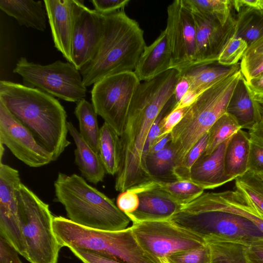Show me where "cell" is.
<instances>
[{
	"label": "cell",
	"instance_id": "30bf717a",
	"mask_svg": "<svg viewBox=\"0 0 263 263\" xmlns=\"http://www.w3.org/2000/svg\"><path fill=\"white\" fill-rule=\"evenodd\" d=\"M130 227L141 248L159 260L206 243L202 238L169 220L135 223Z\"/></svg>",
	"mask_w": 263,
	"mask_h": 263
},
{
	"label": "cell",
	"instance_id": "f5cc1de1",
	"mask_svg": "<svg viewBox=\"0 0 263 263\" xmlns=\"http://www.w3.org/2000/svg\"><path fill=\"white\" fill-rule=\"evenodd\" d=\"M4 153V145L0 143V158H1V162H2V159L3 158V156Z\"/></svg>",
	"mask_w": 263,
	"mask_h": 263
},
{
	"label": "cell",
	"instance_id": "681fc988",
	"mask_svg": "<svg viewBox=\"0 0 263 263\" xmlns=\"http://www.w3.org/2000/svg\"><path fill=\"white\" fill-rule=\"evenodd\" d=\"M171 141L170 133L157 139L151 146L147 155L154 154L164 149L170 143Z\"/></svg>",
	"mask_w": 263,
	"mask_h": 263
},
{
	"label": "cell",
	"instance_id": "ffe728a7",
	"mask_svg": "<svg viewBox=\"0 0 263 263\" xmlns=\"http://www.w3.org/2000/svg\"><path fill=\"white\" fill-rule=\"evenodd\" d=\"M172 52L165 30L149 45L145 46L134 72L140 81L151 80L171 69Z\"/></svg>",
	"mask_w": 263,
	"mask_h": 263
},
{
	"label": "cell",
	"instance_id": "8d00e7d4",
	"mask_svg": "<svg viewBox=\"0 0 263 263\" xmlns=\"http://www.w3.org/2000/svg\"><path fill=\"white\" fill-rule=\"evenodd\" d=\"M247 42L235 35L230 38L222 49L217 61L221 65L230 66L238 63L248 47Z\"/></svg>",
	"mask_w": 263,
	"mask_h": 263
},
{
	"label": "cell",
	"instance_id": "74e56055",
	"mask_svg": "<svg viewBox=\"0 0 263 263\" xmlns=\"http://www.w3.org/2000/svg\"><path fill=\"white\" fill-rule=\"evenodd\" d=\"M165 258L170 263H210L211 251L206 242L197 248L173 253Z\"/></svg>",
	"mask_w": 263,
	"mask_h": 263
},
{
	"label": "cell",
	"instance_id": "3957f363",
	"mask_svg": "<svg viewBox=\"0 0 263 263\" xmlns=\"http://www.w3.org/2000/svg\"><path fill=\"white\" fill-rule=\"evenodd\" d=\"M56 200L72 222L105 231L125 229L131 221L114 201L81 176L59 173L54 182Z\"/></svg>",
	"mask_w": 263,
	"mask_h": 263
},
{
	"label": "cell",
	"instance_id": "e575fe53",
	"mask_svg": "<svg viewBox=\"0 0 263 263\" xmlns=\"http://www.w3.org/2000/svg\"><path fill=\"white\" fill-rule=\"evenodd\" d=\"M235 187L247 195L263 213V183L256 174L248 172L237 178Z\"/></svg>",
	"mask_w": 263,
	"mask_h": 263
},
{
	"label": "cell",
	"instance_id": "277c9868",
	"mask_svg": "<svg viewBox=\"0 0 263 263\" xmlns=\"http://www.w3.org/2000/svg\"><path fill=\"white\" fill-rule=\"evenodd\" d=\"M242 77L240 69L203 91L171 132L169 144L174 155V168L191 148L224 114L236 85Z\"/></svg>",
	"mask_w": 263,
	"mask_h": 263
},
{
	"label": "cell",
	"instance_id": "836d02e7",
	"mask_svg": "<svg viewBox=\"0 0 263 263\" xmlns=\"http://www.w3.org/2000/svg\"><path fill=\"white\" fill-rule=\"evenodd\" d=\"M192 12L208 14L216 17L225 25L231 15V4L229 0H183Z\"/></svg>",
	"mask_w": 263,
	"mask_h": 263
},
{
	"label": "cell",
	"instance_id": "7bdbcfd3",
	"mask_svg": "<svg viewBox=\"0 0 263 263\" xmlns=\"http://www.w3.org/2000/svg\"><path fill=\"white\" fill-rule=\"evenodd\" d=\"M251 140L248 172L256 174L263 172V146Z\"/></svg>",
	"mask_w": 263,
	"mask_h": 263
},
{
	"label": "cell",
	"instance_id": "f1b7e54d",
	"mask_svg": "<svg viewBox=\"0 0 263 263\" xmlns=\"http://www.w3.org/2000/svg\"><path fill=\"white\" fill-rule=\"evenodd\" d=\"M237 13L235 36L249 45L263 33V11L243 7Z\"/></svg>",
	"mask_w": 263,
	"mask_h": 263
},
{
	"label": "cell",
	"instance_id": "7dc6e473",
	"mask_svg": "<svg viewBox=\"0 0 263 263\" xmlns=\"http://www.w3.org/2000/svg\"><path fill=\"white\" fill-rule=\"evenodd\" d=\"M231 6L238 12L240 8L248 7L262 10L263 0H236L230 1Z\"/></svg>",
	"mask_w": 263,
	"mask_h": 263
},
{
	"label": "cell",
	"instance_id": "c3c4849f",
	"mask_svg": "<svg viewBox=\"0 0 263 263\" xmlns=\"http://www.w3.org/2000/svg\"><path fill=\"white\" fill-rule=\"evenodd\" d=\"M189 87L188 81L180 73L174 94L176 105L179 102L183 95L189 89Z\"/></svg>",
	"mask_w": 263,
	"mask_h": 263
},
{
	"label": "cell",
	"instance_id": "8992f818",
	"mask_svg": "<svg viewBox=\"0 0 263 263\" xmlns=\"http://www.w3.org/2000/svg\"><path fill=\"white\" fill-rule=\"evenodd\" d=\"M169 220L205 241H227L248 246L263 240V232L250 220L209 206L197 198L182 205Z\"/></svg>",
	"mask_w": 263,
	"mask_h": 263
},
{
	"label": "cell",
	"instance_id": "484cf974",
	"mask_svg": "<svg viewBox=\"0 0 263 263\" xmlns=\"http://www.w3.org/2000/svg\"><path fill=\"white\" fill-rule=\"evenodd\" d=\"M133 187L138 189L160 190L182 205L198 198L204 193V190L191 181L179 180L172 181L152 180Z\"/></svg>",
	"mask_w": 263,
	"mask_h": 263
},
{
	"label": "cell",
	"instance_id": "f6af8a7d",
	"mask_svg": "<svg viewBox=\"0 0 263 263\" xmlns=\"http://www.w3.org/2000/svg\"><path fill=\"white\" fill-rule=\"evenodd\" d=\"M248 263H263V240L246 246Z\"/></svg>",
	"mask_w": 263,
	"mask_h": 263
},
{
	"label": "cell",
	"instance_id": "4dcf8cb0",
	"mask_svg": "<svg viewBox=\"0 0 263 263\" xmlns=\"http://www.w3.org/2000/svg\"><path fill=\"white\" fill-rule=\"evenodd\" d=\"M240 129L242 128L235 117L228 112L224 114L208 130L207 144L203 155L211 154L218 145Z\"/></svg>",
	"mask_w": 263,
	"mask_h": 263
},
{
	"label": "cell",
	"instance_id": "9a60e30c",
	"mask_svg": "<svg viewBox=\"0 0 263 263\" xmlns=\"http://www.w3.org/2000/svg\"><path fill=\"white\" fill-rule=\"evenodd\" d=\"M75 17L72 39V64L80 70L94 57L103 29L104 15L75 0Z\"/></svg>",
	"mask_w": 263,
	"mask_h": 263
},
{
	"label": "cell",
	"instance_id": "4fadbf2b",
	"mask_svg": "<svg viewBox=\"0 0 263 263\" xmlns=\"http://www.w3.org/2000/svg\"><path fill=\"white\" fill-rule=\"evenodd\" d=\"M22 183L18 171L0 163V234L26 259L27 247L18 210L17 192Z\"/></svg>",
	"mask_w": 263,
	"mask_h": 263
},
{
	"label": "cell",
	"instance_id": "5bb4252c",
	"mask_svg": "<svg viewBox=\"0 0 263 263\" xmlns=\"http://www.w3.org/2000/svg\"><path fill=\"white\" fill-rule=\"evenodd\" d=\"M196 29V50L193 66L217 63L223 47L235 35L236 20L232 14L225 25L215 16L192 12Z\"/></svg>",
	"mask_w": 263,
	"mask_h": 263
},
{
	"label": "cell",
	"instance_id": "d590c367",
	"mask_svg": "<svg viewBox=\"0 0 263 263\" xmlns=\"http://www.w3.org/2000/svg\"><path fill=\"white\" fill-rule=\"evenodd\" d=\"M208 138L206 133L189 151L180 164L174 168V173L177 180L190 181L191 169L204 153Z\"/></svg>",
	"mask_w": 263,
	"mask_h": 263
},
{
	"label": "cell",
	"instance_id": "cb8c5ba5",
	"mask_svg": "<svg viewBox=\"0 0 263 263\" xmlns=\"http://www.w3.org/2000/svg\"><path fill=\"white\" fill-rule=\"evenodd\" d=\"M240 69V63L227 66L215 63L193 66L180 73L188 81L189 89L198 95L215 83Z\"/></svg>",
	"mask_w": 263,
	"mask_h": 263
},
{
	"label": "cell",
	"instance_id": "7402d4cb",
	"mask_svg": "<svg viewBox=\"0 0 263 263\" xmlns=\"http://www.w3.org/2000/svg\"><path fill=\"white\" fill-rule=\"evenodd\" d=\"M43 3L33 0H0V8L14 17L20 26L44 31L48 18Z\"/></svg>",
	"mask_w": 263,
	"mask_h": 263
},
{
	"label": "cell",
	"instance_id": "d6a6232c",
	"mask_svg": "<svg viewBox=\"0 0 263 263\" xmlns=\"http://www.w3.org/2000/svg\"><path fill=\"white\" fill-rule=\"evenodd\" d=\"M240 69L247 83L263 73V33L248 46L240 60Z\"/></svg>",
	"mask_w": 263,
	"mask_h": 263
},
{
	"label": "cell",
	"instance_id": "83f0119b",
	"mask_svg": "<svg viewBox=\"0 0 263 263\" xmlns=\"http://www.w3.org/2000/svg\"><path fill=\"white\" fill-rule=\"evenodd\" d=\"M74 114L79 123V133L83 139L99 153L100 128L96 113L92 103L85 99L78 102Z\"/></svg>",
	"mask_w": 263,
	"mask_h": 263
},
{
	"label": "cell",
	"instance_id": "e0dca14e",
	"mask_svg": "<svg viewBox=\"0 0 263 263\" xmlns=\"http://www.w3.org/2000/svg\"><path fill=\"white\" fill-rule=\"evenodd\" d=\"M138 196L139 204L134 212L127 214L133 223L169 220L182 205L166 193L157 189H129Z\"/></svg>",
	"mask_w": 263,
	"mask_h": 263
},
{
	"label": "cell",
	"instance_id": "44dd1931",
	"mask_svg": "<svg viewBox=\"0 0 263 263\" xmlns=\"http://www.w3.org/2000/svg\"><path fill=\"white\" fill-rule=\"evenodd\" d=\"M67 127L76 145L74 151V163L82 176L95 184L103 181L106 171L99 153L85 142L71 122H67Z\"/></svg>",
	"mask_w": 263,
	"mask_h": 263
},
{
	"label": "cell",
	"instance_id": "1f68e13d",
	"mask_svg": "<svg viewBox=\"0 0 263 263\" xmlns=\"http://www.w3.org/2000/svg\"><path fill=\"white\" fill-rule=\"evenodd\" d=\"M210 247V263H248L246 245L232 242L206 241Z\"/></svg>",
	"mask_w": 263,
	"mask_h": 263
},
{
	"label": "cell",
	"instance_id": "5b68a950",
	"mask_svg": "<svg viewBox=\"0 0 263 263\" xmlns=\"http://www.w3.org/2000/svg\"><path fill=\"white\" fill-rule=\"evenodd\" d=\"M52 225L61 247L96 251L127 263H161L141 248L131 227L120 231L98 230L62 216H54Z\"/></svg>",
	"mask_w": 263,
	"mask_h": 263
},
{
	"label": "cell",
	"instance_id": "9f6ffc18",
	"mask_svg": "<svg viewBox=\"0 0 263 263\" xmlns=\"http://www.w3.org/2000/svg\"><path fill=\"white\" fill-rule=\"evenodd\" d=\"M262 11H263V9H262Z\"/></svg>",
	"mask_w": 263,
	"mask_h": 263
},
{
	"label": "cell",
	"instance_id": "7a4b0ae2",
	"mask_svg": "<svg viewBox=\"0 0 263 263\" xmlns=\"http://www.w3.org/2000/svg\"><path fill=\"white\" fill-rule=\"evenodd\" d=\"M103 15L98 50L80 70L86 87L107 76L135 70L146 46L143 30L124 9Z\"/></svg>",
	"mask_w": 263,
	"mask_h": 263
},
{
	"label": "cell",
	"instance_id": "f546056e",
	"mask_svg": "<svg viewBox=\"0 0 263 263\" xmlns=\"http://www.w3.org/2000/svg\"><path fill=\"white\" fill-rule=\"evenodd\" d=\"M169 144L160 151L148 154L145 157L147 169L153 180L164 181L177 180L174 173V152Z\"/></svg>",
	"mask_w": 263,
	"mask_h": 263
},
{
	"label": "cell",
	"instance_id": "2e32d148",
	"mask_svg": "<svg viewBox=\"0 0 263 263\" xmlns=\"http://www.w3.org/2000/svg\"><path fill=\"white\" fill-rule=\"evenodd\" d=\"M55 48L72 64V39L75 17V0H44Z\"/></svg>",
	"mask_w": 263,
	"mask_h": 263
},
{
	"label": "cell",
	"instance_id": "816d5d0a",
	"mask_svg": "<svg viewBox=\"0 0 263 263\" xmlns=\"http://www.w3.org/2000/svg\"><path fill=\"white\" fill-rule=\"evenodd\" d=\"M248 133L251 140L263 146L262 123H256Z\"/></svg>",
	"mask_w": 263,
	"mask_h": 263
},
{
	"label": "cell",
	"instance_id": "7c38bea8",
	"mask_svg": "<svg viewBox=\"0 0 263 263\" xmlns=\"http://www.w3.org/2000/svg\"><path fill=\"white\" fill-rule=\"evenodd\" d=\"M0 143L27 165L38 167L53 161L52 154L0 102Z\"/></svg>",
	"mask_w": 263,
	"mask_h": 263
},
{
	"label": "cell",
	"instance_id": "b9f144b4",
	"mask_svg": "<svg viewBox=\"0 0 263 263\" xmlns=\"http://www.w3.org/2000/svg\"><path fill=\"white\" fill-rule=\"evenodd\" d=\"M94 10L102 15H107L123 10L129 0H91Z\"/></svg>",
	"mask_w": 263,
	"mask_h": 263
},
{
	"label": "cell",
	"instance_id": "f35d334b",
	"mask_svg": "<svg viewBox=\"0 0 263 263\" xmlns=\"http://www.w3.org/2000/svg\"><path fill=\"white\" fill-rule=\"evenodd\" d=\"M69 249L83 263H127L96 251L73 248Z\"/></svg>",
	"mask_w": 263,
	"mask_h": 263
},
{
	"label": "cell",
	"instance_id": "d6986e66",
	"mask_svg": "<svg viewBox=\"0 0 263 263\" xmlns=\"http://www.w3.org/2000/svg\"><path fill=\"white\" fill-rule=\"evenodd\" d=\"M231 137L223 142L210 154L202 155L191 169L190 181L204 190L214 189L233 179L225 171L224 157Z\"/></svg>",
	"mask_w": 263,
	"mask_h": 263
},
{
	"label": "cell",
	"instance_id": "60d3db41",
	"mask_svg": "<svg viewBox=\"0 0 263 263\" xmlns=\"http://www.w3.org/2000/svg\"><path fill=\"white\" fill-rule=\"evenodd\" d=\"M116 202L118 208L127 215L137 209L139 204V199L136 193L128 189L118 195Z\"/></svg>",
	"mask_w": 263,
	"mask_h": 263
},
{
	"label": "cell",
	"instance_id": "9c48e42d",
	"mask_svg": "<svg viewBox=\"0 0 263 263\" xmlns=\"http://www.w3.org/2000/svg\"><path fill=\"white\" fill-rule=\"evenodd\" d=\"M141 83L134 71L107 76L93 85L91 102L98 115L120 136L134 95Z\"/></svg>",
	"mask_w": 263,
	"mask_h": 263
},
{
	"label": "cell",
	"instance_id": "ba28073f",
	"mask_svg": "<svg viewBox=\"0 0 263 263\" xmlns=\"http://www.w3.org/2000/svg\"><path fill=\"white\" fill-rule=\"evenodd\" d=\"M13 72L22 78L24 85L37 88L66 101L78 102L85 99L86 95L87 87L80 70L67 61L58 60L41 65L21 57Z\"/></svg>",
	"mask_w": 263,
	"mask_h": 263
},
{
	"label": "cell",
	"instance_id": "52a82bcc",
	"mask_svg": "<svg viewBox=\"0 0 263 263\" xmlns=\"http://www.w3.org/2000/svg\"><path fill=\"white\" fill-rule=\"evenodd\" d=\"M18 210L30 263H58L62 248L54 234L49 205L21 183L17 192Z\"/></svg>",
	"mask_w": 263,
	"mask_h": 263
},
{
	"label": "cell",
	"instance_id": "603a6c76",
	"mask_svg": "<svg viewBox=\"0 0 263 263\" xmlns=\"http://www.w3.org/2000/svg\"><path fill=\"white\" fill-rule=\"evenodd\" d=\"M251 141L249 133L242 129L234 134L229 141L224 157L225 171L233 180L248 172Z\"/></svg>",
	"mask_w": 263,
	"mask_h": 263
},
{
	"label": "cell",
	"instance_id": "8fae6325",
	"mask_svg": "<svg viewBox=\"0 0 263 263\" xmlns=\"http://www.w3.org/2000/svg\"><path fill=\"white\" fill-rule=\"evenodd\" d=\"M165 31L172 52L171 69L182 72L193 66L196 50L193 15L183 0H176L167 9Z\"/></svg>",
	"mask_w": 263,
	"mask_h": 263
},
{
	"label": "cell",
	"instance_id": "6da1fadb",
	"mask_svg": "<svg viewBox=\"0 0 263 263\" xmlns=\"http://www.w3.org/2000/svg\"><path fill=\"white\" fill-rule=\"evenodd\" d=\"M0 102L52 154L53 161L70 144L66 111L54 97L37 88L2 80Z\"/></svg>",
	"mask_w": 263,
	"mask_h": 263
},
{
	"label": "cell",
	"instance_id": "f907efd6",
	"mask_svg": "<svg viewBox=\"0 0 263 263\" xmlns=\"http://www.w3.org/2000/svg\"><path fill=\"white\" fill-rule=\"evenodd\" d=\"M199 96L195 92L189 89L183 95L179 102L174 106L173 109L190 107L194 103Z\"/></svg>",
	"mask_w": 263,
	"mask_h": 263
},
{
	"label": "cell",
	"instance_id": "db71d44e",
	"mask_svg": "<svg viewBox=\"0 0 263 263\" xmlns=\"http://www.w3.org/2000/svg\"><path fill=\"white\" fill-rule=\"evenodd\" d=\"M263 183V172L256 174Z\"/></svg>",
	"mask_w": 263,
	"mask_h": 263
},
{
	"label": "cell",
	"instance_id": "d4e9b609",
	"mask_svg": "<svg viewBox=\"0 0 263 263\" xmlns=\"http://www.w3.org/2000/svg\"><path fill=\"white\" fill-rule=\"evenodd\" d=\"M227 112L237 120L242 129H251L257 123L255 111L251 97L242 77L233 92Z\"/></svg>",
	"mask_w": 263,
	"mask_h": 263
},
{
	"label": "cell",
	"instance_id": "ac0fdd59",
	"mask_svg": "<svg viewBox=\"0 0 263 263\" xmlns=\"http://www.w3.org/2000/svg\"><path fill=\"white\" fill-rule=\"evenodd\" d=\"M197 199L211 208L243 217L254 223L263 232V213L247 195L237 189L219 192H204Z\"/></svg>",
	"mask_w": 263,
	"mask_h": 263
},
{
	"label": "cell",
	"instance_id": "ee69618b",
	"mask_svg": "<svg viewBox=\"0 0 263 263\" xmlns=\"http://www.w3.org/2000/svg\"><path fill=\"white\" fill-rule=\"evenodd\" d=\"M10 242L0 234V263H23Z\"/></svg>",
	"mask_w": 263,
	"mask_h": 263
},
{
	"label": "cell",
	"instance_id": "11a10c76",
	"mask_svg": "<svg viewBox=\"0 0 263 263\" xmlns=\"http://www.w3.org/2000/svg\"><path fill=\"white\" fill-rule=\"evenodd\" d=\"M160 260L161 263H170L165 258L161 259Z\"/></svg>",
	"mask_w": 263,
	"mask_h": 263
},
{
	"label": "cell",
	"instance_id": "bcb514c9",
	"mask_svg": "<svg viewBox=\"0 0 263 263\" xmlns=\"http://www.w3.org/2000/svg\"><path fill=\"white\" fill-rule=\"evenodd\" d=\"M245 83L250 95L263 94V73Z\"/></svg>",
	"mask_w": 263,
	"mask_h": 263
},
{
	"label": "cell",
	"instance_id": "4316f807",
	"mask_svg": "<svg viewBox=\"0 0 263 263\" xmlns=\"http://www.w3.org/2000/svg\"><path fill=\"white\" fill-rule=\"evenodd\" d=\"M99 154L106 173L116 175L120 163V136L105 122L100 127Z\"/></svg>",
	"mask_w": 263,
	"mask_h": 263
},
{
	"label": "cell",
	"instance_id": "ab89813d",
	"mask_svg": "<svg viewBox=\"0 0 263 263\" xmlns=\"http://www.w3.org/2000/svg\"><path fill=\"white\" fill-rule=\"evenodd\" d=\"M187 109V107L173 109L162 118L160 122L161 134L158 139L171 133L182 120Z\"/></svg>",
	"mask_w": 263,
	"mask_h": 263
}]
</instances>
